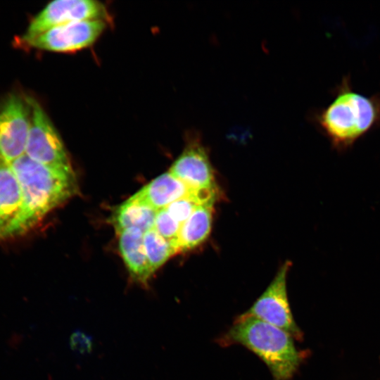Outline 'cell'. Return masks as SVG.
Here are the masks:
<instances>
[{
  "label": "cell",
  "mask_w": 380,
  "mask_h": 380,
  "mask_svg": "<svg viewBox=\"0 0 380 380\" xmlns=\"http://www.w3.org/2000/svg\"><path fill=\"white\" fill-rule=\"evenodd\" d=\"M70 348L77 353H89L93 348L92 338L87 334L77 330L70 336Z\"/></svg>",
  "instance_id": "cell-18"
},
{
  "label": "cell",
  "mask_w": 380,
  "mask_h": 380,
  "mask_svg": "<svg viewBox=\"0 0 380 380\" xmlns=\"http://www.w3.org/2000/svg\"><path fill=\"white\" fill-rule=\"evenodd\" d=\"M106 6L94 0H56L47 4L30 21L19 42L30 39L53 27L70 23L101 20L106 21Z\"/></svg>",
  "instance_id": "cell-6"
},
{
  "label": "cell",
  "mask_w": 380,
  "mask_h": 380,
  "mask_svg": "<svg viewBox=\"0 0 380 380\" xmlns=\"http://www.w3.org/2000/svg\"><path fill=\"white\" fill-rule=\"evenodd\" d=\"M289 266L286 262L281 267L266 290L244 313L299 337L300 331L293 317L286 291Z\"/></svg>",
  "instance_id": "cell-7"
},
{
  "label": "cell",
  "mask_w": 380,
  "mask_h": 380,
  "mask_svg": "<svg viewBox=\"0 0 380 380\" xmlns=\"http://www.w3.org/2000/svg\"><path fill=\"white\" fill-rule=\"evenodd\" d=\"M213 205H201L182 224L176 242L177 253L201 244L208 237L213 220Z\"/></svg>",
  "instance_id": "cell-14"
},
{
  "label": "cell",
  "mask_w": 380,
  "mask_h": 380,
  "mask_svg": "<svg viewBox=\"0 0 380 380\" xmlns=\"http://www.w3.org/2000/svg\"><path fill=\"white\" fill-rule=\"evenodd\" d=\"M182 224L175 220L165 209L158 211L153 229L167 241L176 246ZM177 248V247H176Z\"/></svg>",
  "instance_id": "cell-16"
},
{
  "label": "cell",
  "mask_w": 380,
  "mask_h": 380,
  "mask_svg": "<svg viewBox=\"0 0 380 380\" xmlns=\"http://www.w3.org/2000/svg\"><path fill=\"white\" fill-rule=\"evenodd\" d=\"M104 20H84L61 25L21 44L40 50L72 52L91 45L106 27Z\"/></svg>",
  "instance_id": "cell-8"
},
{
  "label": "cell",
  "mask_w": 380,
  "mask_h": 380,
  "mask_svg": "<svg viewBox=\"0 0 380 380\" xmlns=\"http://www.w3.org/2000/svg\"><path fill=\"white\" fill-rule=\"evenodd\" d=\"M169 172L194 191L217 189L208 152L199 135L192 134Z\"/></svg>",
  "instance_id": "cell-9"
},
{
  "label": "cell",
  "mask_w": 380,
  "mask_h": 380,
  "mask_svg": "<svg viewBox=\"0 0 380 380\" xmlns=\"http://www.w3.org/2000/svg\"><path fill=\"white\" fill-rule=\"evenodd\" d=\"M30 107V125L25 154L45 166L73 172L58 132L37 101L27 96Z\"/></svg>",
  "instance_id": "cell-4"
},
{
  "label": "cell",
  "mask_w": 380,
  "mask_h": 380,
  "mask_svg": "<svg viewBox=\"0 0 380 380\" xmlns=\"http://www.w3.org/2000/svg\"><path fill=\"white\" fill-rule=\"evenodd\" d=\"M196 191L167 172L156 177L133 196L153 209L160 210Z\"/></svg>",
  "instance_id": "cell-11"
},
{
  "label": "cell",
  "mask_w": 380,
  "mask_h": 380,
  "mask_svg": "<svg viewBox=\"0 0 380 380\" xmlns=\"http://www.w3.org/2000/svg\"><path fill=\"white\" fill-rule=\"evenodd\" d=\"M143 241L153 274L171 256L177 253L175 244L161 236L153 228L144 232Z\"/></svg>",
  "instance_id": "cell-15"
},
{
  "label": "cell",
  "mask_w": 380,
  "mask_h": 380,
  "mask_svg": "<svg viewBox=\"0 0 380 380\" xmlns=\"http://www.w3.org/2000/svg\"><path fill=\"white\" fill-rule=\"evenodd\" d=\"M158 211L132 196L115 210L111 222L118 233L129 228L146 232L153 228Z\"/></svg>",
  "instance_id": "cell-13"
},
{
  "label": "cell",
  "mask_w": 380,
  "mask_h": 380,
  "mask_svg": "<svg viewBox=\"0 0 380 380\" xmlns=\"http://www.w3.org/2000/svg\"><path fill=\"white\" fill-rule=\"evenodd\" d=\"M30 125L27 96L17 93L0 101V158L11 164L25 155Z\"/></svg>",
  "instance_id": "cell-5"
},
{
  "label": "cell",
  "mask_w": 380,
  "mask_h": 380,
  "mask_svg": "<svg viewBox=\"0 0 380 380\" xmlns=\"http://www.w3.org/2000/svg\"><path fill=\"white\" fill-rule=\"evenodd\" d=\"M315 120L334 148L346 150L380 127V94L367 96L355 91L346 75L335 87L333 100Z\"/></svg>",
  "instance_id": "cell-2"
},
{
  "label": "cell",
  "mask_w": 380,
  "mask_h": 380,
  "mask_svg": "<svg viewBox=\"0 0 380 380\" xmlns=\"http://www.w3.org/2000/svg\"><path fill=\"white\" fill-rule=\"evenodd\" d=\"M22 209V193L11 165L0 158V240L8 239Z\"/></svg>",
  "instance_id": "cell-10"
},
{
  "label": "cell",
  "mask_w": 380,
  "mask_h": 380,
  "mask_svg": "<svg viewBox=\"0 0 380 380\" xmlns=\"http://www.w3.org/2000/svg\"><path fill=\"white\" fill-rule=\"evenodd\" d=\"M196 193L197 191L172 202L165 209L175 220L182 224L196 208L201 205Z\"/></svg>",
  "instance_id": "cell-17"
},
{
  "label": "cell",
  "mask_w": 380,
  "mask_h": 380,
  "mask_svg": "<svg viewBox=\"0 0 380 380\" xmlns=\"http://www.w3.org/2000/svg\"><path fill=\"white\" fill-rule=\"evenodd\" d=\"M224 338L243 346L258 355L274 380H289L301 361L291 334L245 313L237 318Z\"/></svg>",
  "instance_id": "cell-3"
},
{
  "label": "cell",
  "mask_w": 380,
  "mask_h": 380,
  "mask_svg": "<svg viewBox=\"0 0 380 380\" xmlns=\"http://www.w3.org/2000/svg\"><path fill=\"white\" fill-rule=\"evenodd\" d=\"M22 193V209L9 238L20 236L77 191L74 172L53 169L25 154L11 163Z\"/></svg>",
  "instance_id": "cell-1"
},
{
  "label": "cell",
  "mask_w": 380,
  "mask_h": 380,
  "mask_svg": "<svg viewBox=\"0 0 380 380\" xmlns=\"http://www.w3.org/2000/svg\"><path fill=\"white\" fill-rule=\"evenodd\" d=\"M144 234L138 228L122 231L119 233V248L132 280L147 286L153 272L144 250Z\"/></svg>",
  "instance_id": "cell-12"
}]
</instances>
